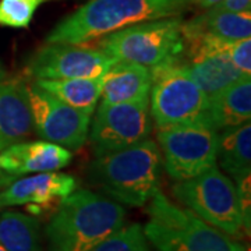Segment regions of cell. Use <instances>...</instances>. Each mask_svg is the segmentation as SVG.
<instances>
[{"instance_id": "16", "label": "cell", "mask_w": 251, "mask_h": 251, "mask_svg": "<svg viewBox=\"0 0 251 251\" xmlns=\"http://www.w3.org/2000/svg\"><path fill=\"white\" fill-rule=\"evenodd\" d=\"M251 119V77L244 75L209 98L208 120L216 131L233 128Z\"/></svg>"}, {"instance_id": "14", "label": "cell", "mask_w": 251, "mask_h": 251, "mask_svg": "<svg viewBox=\"0 0 251 251\" xmlns=\"http://www.w3.org/2000/svg\"><path fill=\"white\" fill-rule=\"evenodd\" d=\"M32 115L27 81L4 78L0 81V151L24 141L32 133Z\"/></svg>"}, {"instance_id": "9", "label": "cell", "mask_w": 251, "mask_h": 251, "mask_svg": "<svg viewBox=\"0 0 251 251\" xmlns=\"http://www.w3.org/2000/svg\"><path fill=\"white\" fill-rule=\"evenodd\" d=\"M151 131L150 98L125 103L100 102L91 120L88 137L97 158L141 143Z\"/></svg>"}, {"instance_id": "21", "label": "cell", "mask_w": 251, "mask_h": 251, "mask_svg": "<svg viewBox=\"0 0 251 251\" xmlns=\"http://www.w3.org/2000/svg\"><path fill=\"white\" fill-rule=\"evenodd\" d=\"M50 0H0V27L25 29L36 10Z\"/></svg>"}, {"instance_id": "6", "label": "cell", "mask_w": 251, "mask_h": 251, "mask_svg": "<svg viewBox=\"0 0 251 251\" xmlns=\"http://www.w3.org/2000/svg\"><path fill=\"white\" fill-rule=\"evenodd\" d=\"M172 191L200 219L225 234L237 237L244 230L236 186L216 165L191 179L177 181Z\"/></svg>"}, {"instance_id": "12", "label": "cell", "mask_w": 251, "mask_h": 251, "mask_svg": "<svg viewBox=\"0 0 251 251\" xmlns=\"http://www.w3.org/2000/svg\"><path fill=\"white\" fill-rule=\"evenodd\" d=\"M73 153L49 141H20L0 151V188L28 175L56 172L70 165Z\"/></svg>"}, {"instance_id": "5", "label": "cell", "mask_w": 251, "mask_h": 251, "mask_svg": "<svg viewBox=\"0 0 251 251\" xmlns=\"http://www.w3.org/2000/svg\"><path fill=\"white\" fill-rule=\"evenodd\" d=\"M181 25L180 16L138 23L102 36L98 49L108 53L115 63H138L153 69L181 56Z\"/></svg>"}, {"instance_id": "3", "label": "cell", "mask_w": 251, "mask_h": 251, "mask_svg": "<svg viewBox=\"0 0 251 251\" xmlns=\"http://www.w3.org/2000/svg\"><path fill=\"white\" fill-rule=\"evenodd\" d=\"M162 153L153 140L97 156L90 175L109 197L128 206L145 205L159 190Z\"/></svg>"}, {"instance_id": "22", "label": "cell", "mask_w": 251, "mask_h": 251, "mask_svg": "<svg viewBox=\"0 0 251 251\" xmlns=\"http://www.w3.org/2000/svg\"><path fill=\"white\" fill-rule=\"evenodd\" d=\"M90 251H150L141 225L123 226Z\"/></svg>"}, {"instance_id": "23", "label": "cell", "mask_w": 251, "mask_h": 251, "mask_svg": "<svg viewBox=\"0 0 251 251\" xmlns=\"http://www.w3.org/2000/svg\"><path fill=\"white\" fill-rule=\"evenodd\" d=\"M229 59L233 66L244 75H251V38L230 42Z\"/></svg>"}, {"instance_id": "25", "label": "cell", "mask_w": 251, "mask_h": 251, "mask_svg": "<svg viewBox=\"0 0 251 251\" xmlns=\"http://www.w3.org/2000/svg\"><path fill=\"white\" fill-rule=\"evenodd\" d=\"M211 9L222 10V11H233V13L250 11L251 0H221L216 6L211 7Z\"/></svg>"}, {"instance_id": "1", "label": "cell", "mask_w": 251, "mask_h": 251, "mask_svg": "<svg viewBox=\"0 0 251 251\" xmlns=\"http://www.w3.org/2000/svg\"><path fill=\"white\" fill-rule=\"evenodd\" d=\"M187 0H90L59 21L46 44L82 45L138 23L179 17Z\"/></svg>"}, {"instance_id": "4", "label": "cell", "mask_w": 251, "mask_h": 251, "mask_svg": "<svg viewBox=\"0 0 251 251\" xmlns=\"http://www.w3.org/2000/svg\"><path fill=\"white\" fill-rule=\"evenodd\" d=\"M148 202L150 221L143 229L156 251H246L190 209L172 204L159 190Z\"/></svg>"}, {"instance_id": "18", "label": "cell", "mask_w": 251, "mask_h": 251, "mask_svg": "<svg viewBox=\"0 0 251 251\" xmlns=\"http://www.w3.org/2000/svg\"><path fill=\"white\" fill-rule=\"evenodd\" d=\"M36 85L48 91L69 106L94 115L102 92V77L67 78V80H34Z\"/></svg>"}, {"instance_id": "10", "label": "cell", "mask_w": 251, "mask_h": 251, "mask_svg": "<svg viewBox=\"0 0 251 251\" xmlns=\"http://www.w3.org/2000/svg\"><path fill=\"white\" fill-rule=\"evenodd\" d=\"M28 99L36 134L70 151L80 150L88 140L91 115L69 106L35 82H27Z\"/></svg>"}, {"instance_id": "11", "label": "cell", "mask_w": 251, "mask_h": 251, "mask_svg": "<svg viewBox=\"0 0 251 251\" xmlns=\"http://www.w3.org/2000/svg\"><path fill=\"white\" fill-rule=\"evenodd\" d=\"M115 60L98 48L72 44H46L29 57L25 73L34 80L95 78Z\"/></svg>"}, {"instance_id": "8", "label": "cell", "mask_w": 251, "mask_h": 251, "mask_svg": "<svg viewBox=\"0 0 251 251\" xmlns=\"http://www.w3.org/2000/svg\"><path fill=\"white\" fill-rule=\"evenodd\" d=\"M163 168L173 180H187L216 165L219 131L208 122L180 123L158 128Z\"/></svg>"}, {"instance_id": "17", "label": "cell", "mask_w": 251, "mask_h": 251, "mask_svg": "<svg viewBox=\"0 0 251 251\" xmlns=\"http://www.w3.org/2000/svg\"><path fill=\"white\" fill-rule=\"evenodd\" d=\"M216 161L234 180L251 173V125L244 123L219 133Z\"/></svg>"}, {"instance_id": "19", "label": "cell", "mask_w": 251, "mask_h": 251, "mask_svg": "<svg viewBox=\"0 0 251 251\" xmlns=\"http://www.w3.org/2000/svg\"><path fill=\"white\" fill-rule=\"evenodd\" d=\"M0 244L7 251H42L39 221L14 211L0 214Z\"/></svg>"}, {"instance_id": "7", "label": "cell", "mask_w": 251, "mask_h": 251, "mask_svg": "<svg viewBox=\"0 0 251 251\" xmlns=\"http://www.w3.org/2000/svg\"><path fill=\"white\" fill-rule=\"evenodd\" d=\"M151 73L150 113L158 128L200 120L209 123V98L179 60L162 63Z\"/></svg>"}, {"instance_id": "24", "label": "cell", "mask_w": 251, "mask_h": 251, "mask_svg": "<svg viewBox=\"0 0 251 251\" xmlns=\"http://www.w3.org/2000/svg\"><path fill=\"white\" fill-rule=\"evenodd\" d=\"M234 181H236L234 186H236L240 211H242L243 226L249 234L251 227V173H246Z\"/></svg>"}, {"instance_id": "27", "label": "cell", "mask_w": 251, "mask_h": 251, "mask_svg": "<svg viewBox=\"0 0 251 251\" xmlns=\"http://www.w3.org/2000/svg\"><path fill=\"white\" fill-rule=\"evenodd\" d=\"M4 78H7V72H6V69H4L3 63L0 62V81L4 80Z\"/></svg>"}, {"instance_id": "20", "label": "cell", "mask_w": 251, "mask_h": 251, "mask_svg": "<svg viewBox=\"0 0 251 251\" xmlns=\"http://www.w3.org/2000/svg\"><path fill=\"white\" fill-rule=\"evenodd\" d=\"M205 14L197 16L190 23L200 31L225 41H239L251 36V11H222L208 9Z\"/></svg>"}, {"instance_id": "2", "label": "cell", "mask_w": 251, "mask_h": 251, "mask_svg": "<svg viewBox=\"0 0 251 251\" xmlns=\"http://www.w3.org/2000/svg\"><path fill=\"white\" fill-rule=\"evenodd\" d=\"M126 211L116 201L90 190H74L59 202L46 226L49 251H90L125 226Z\"/></svg>"}, {"instance_id": "13", "label": "cell", "mask_w": 251, "mask_h": 251, "mask_svg": "<svg viewBox=\"0 0 251 251\" xmlns=\"http://www.w3.org/2000/svg\"><path fill=\"white\" fill-rule=\"evenodd\" d=\"M77 179L60 172L28 175L14 180L0 191V208L32 205L45 208L72 194Z\"/></svg>"}, {"instance_id": "26", "label": "cell", "mask_w": 251, "mask_h": 251, "mask_svg": "<svg viewBox=\"0 0 251 251\" xmlns=\"http://www.w3.org/2000/svg\"><path fill=\"white\" fill-rule=\"evenodd\" d=\"M188 4H196L198 7H202V9H211L216 6L221 0H187Z\"/></svg>"}, {"instance_id": "15", "label": "cell", "mask_w": 251, "mask_h": 251, "mask_svg": "<svg viewBox=\"0 0 251 251\" xmlns=\"http://www.w3.org/2000/svg\"><path fill=\"white\" fill-rule=\"evenodd\" d=\"M152 73L150 67L130 62L113 63L102 75V103H125L150 98Z\"/></svg>"}, {"instance_id": "28", "label": "cell", "mask_w": 251, "mask_h": 251, "mask_svg": "<svg viewBox=\"0 0 251 251\" xmlns=\"http://www.w3.org/2000/svg\"><path fill=\"white\" fill-rule=\"evenodd\" d=\"M0 251H7V250H6V249H4V247H3V246L0 244Z\"/></svg>"}]
</instances>
